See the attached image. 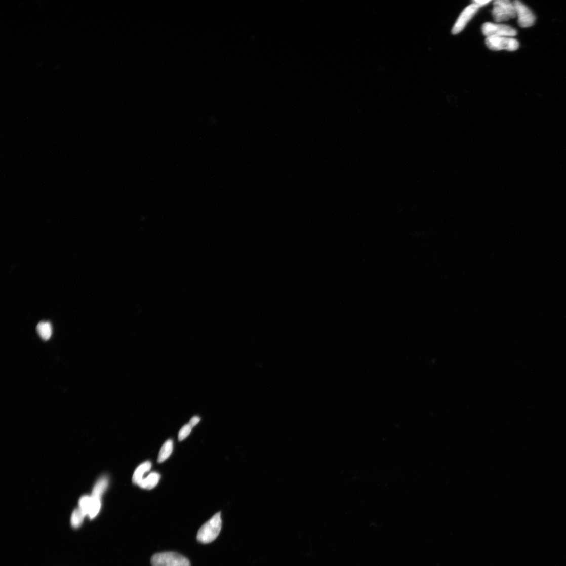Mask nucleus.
I'll list each match as a JSON object with an SVG mask.
<instances>
[{
	"label": "nucleus",
	"instance_id": "obj_1",
	"mask_svg": "<svg viewBox=\"0 0 566 566\" xmlns=\"http://www.w3.org/2000/svg\"><path fill=\"white\" fill-rule=\"evenodd\" d=\"M108 479L103 476L95 485L91 497H83L79 501L78 510L85 516L91 519L94 518L99 513L101 508V497L108 486Z\"/></svg>",
	"mask_w": 566,
	"mask_h": 566
},
{
	"label": "nucleus",
	"instance_id": "obj_2",
	"mask_svg": "<svg viewBox=\"0 0 566 566\" xmlns=\"http://www.w3.org/2000/svg\"><path fill=\"white\" fill-rule=\"evenodd\" d=\"M221 527V512H219L200 528L197 535V540L203 544L212 542L218 537Z\"/></svg>",
	"mask_w": 566,
	"mask_h": 566
},
{
	"label": "nucleus",
	"instance_id": "obj_3",
	"mask_svg": "<svg viewBox=\"0 0 566 566\" xmlns=\"http://www.w3.org/2000/svg\"><path fill=\"white\" fill-rule=\"evenodd\" d=\"M151 562L153 566H191L187 558L173 552L155 554L152 556Z\"/></svg>",
	"mask_w": 566,
	"mask_h": 566
},
{
	"label": "nucleus",
	"instance_id": "obj_4",
	"mask_svg": "<svg viewBox=\"0 0 566 566\" xmlns=\"http://www.w3.org/2000/svg\"><path fill=\"white\" fill-rule=\"evenodd\" d=\"M493 5L492 14L497 22L508 21L516 17L514 4L509 0H496Z\"/></svg>",
	"mask_w": 566,
	"mask_h": 566
},
{
	"label": "nucleus",
	"instance_id": "obj_5",
	"mask_svg": "<svg viewBox=\"0 0 566 566\" xmlns=\"http://www.w3.org/2000/svg\"><path fill=\"white\" fill-rule=\"evenodd\" d=\"M483 34L489 37H510L517 35L515 29L508 25L487 22L482 26Z\"/></svg>",
	"mask_w": 566,
	"mask_h": 566
},
{
	"label": "nucleus",
	"instance_id": "obj_6",
	"mask_svg": "<svg viewBox=\"0 0 566 566\" xmlns=\"http://www.w3.org/2000/svg\"><path fill=\"white\" fill-rule=\"evenodd\" d=\"M485 42L487 47L493 51H514L519 47L518 42L510 37H489L486 38Z\"/></svg>",
	"mask_w": 566,
	"mask_h": 566
},
{
	"label": "nucleus",
	"instance_id": "obj_7",
	"mask_svg": "<svg viewBox=\"0 0 566 566\" xmlns=\"http://www.w3.org/2000/svg\"><path fill=\"white\" fill-rule=\"evenodd\" d=\"M513 4L519 26L527 28L533 25L535 17L532 11L524 4L517 0L514 1Z\"/></svg>",
	"mask_w": 566,
	"mask_h": 566
},
{
	"label": "nucleus",
	"instance_id": "obj_8",
	"mask_svg": "<svg viewBox=\"0 0 566 566\" xmlns=\"http://www.w3.org/2000/svg\"><path fill=\"white\" fill-rule=\"evenodd\" d=\"M479 9V8L473 3L466 7L462 12L455 23L452 29V33L456 35L463 31L467 23L478 12Z\"/></svg>",
	"mask_w": 566,
	"mask_h": 566
},
{
	"label": "nucleus",
	"instance_id": "obj_9",
	"mask_svg": "<svg viewBox=\"0 0 566 566\" xmlns=\"http://www.w3.org/2000/svg\"><path fill=\"white\" fill-rule=\"evenodd\" d=\"M160 474L157 472H152L149 474L146 477L144 478L138 484V486L144 489L151 490L155 488L160 480Z\"/></svg>",
	"mask_w": 566,
	"mask_h": 566
},
{
	"label": "nucleus",
	"instance_id": "obj_10",
	"mask_svg": "<svg viewBox=\"0 0 566 566\" xmlns=\"http://www.w3.org/2000/svg\"><path fill=\"white\" fill-rule=\"evenodd\" d=\"M152 468V464L150 461L144 462L141 464L134 472L132 477V482L134 484L138 485L140 482L144 478V474L150 471Z\"/></svg>",
	"mask_w": 566,
	"mask_h": 566
},
{
	"label": "nucleus",
	"instance_id": "obj_11",
	"mask_svg": "<svg viewBox=\"0 0 566 566\" xmlns=\"http://www.w3.org/2000/svg\"><path fill=\"white\" fill-rule=\"evenodd\" d=\"M37 332L44 340H48L52 334V328L49 322L41 321L37 326Z\"/></svg>",
	"mask_w": 566,
	"mask_h": 566
},
{
	"label": "nucleus",
	"instance_id": "obj_12",
	"mask_svg": "<svg viewBox=\"0 0 566 566\" xmlns=\"http://www.w3.org/2000/svg\"><path fill=\"white\" fill-rule=\"evenodd\" d=\"M173 449V442L172 440H168L164 443L158 455V463H161L165 461L172 454Z\"/></svg>",
	"mask_w": 566,
	"mask_h": 566
},
{
	"label": "nucleus",
	"instance_id": "obj_13",
	"mask_svg": "<svg viewBox=\"0 0 566 566\" xmlns=\"http://www.w3.org/2000/svg\"><path fill=\"white\" fill-rule=\"evenodd\" d=\"M85 516L78 510H74L71 516V524L73 528H78L83 524Z\"/></svg>",
	"mask_w": 566,
	"mask_h": 566
},
{
	"label": "nucleus",
	"instance_id": "obj_14",
	"mask_svg": "<svg viewBox=\"0 0 566 566\" xmlns=\"http://www.w3.org/2000/svg\"><path fill=\"white\" fill-rule=\"evenodd\" d=\"M192 427L189 424L184 425L178 433L179 441H182L186 439L190 434Z\"/></svg>",
	"mask_w": 566,
	"mask_h": 566
},
{
	"label": "nucleus",
	"instance_id": "obj_15",
	"mask_svg": "<svg viewBox=\"0 0 566 566\" xmlns=\"http://www.w3.org/2000/svg\"><path fill=\"white\" fill-rule=\"evenodd\" d=\"M490 2V0H475V1H473V3L479 8L488 5Z\"/></svg>",
	"mask_w": 566,
	"mask_h": 566
},
{
	"label": "nucleus",
	"instance_id": "obj_16",
	"mask_svg": "<svg viewBox=\"0 0 566 566\" xmlns=\"http://www.w3.org/2000/svg\"><path fill=\"white\" fill-rule=\"evenodd\" d=\"M200 419L199 418V417L194 416V417H193V418L190 420L189 424L192 427H193L195 426L196 425H197L198 424V423L200 422Z\"/></svg>",
	"mask_w": 566,
	"mask_h": 566
}]
</instances>
